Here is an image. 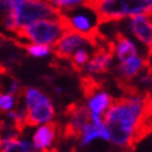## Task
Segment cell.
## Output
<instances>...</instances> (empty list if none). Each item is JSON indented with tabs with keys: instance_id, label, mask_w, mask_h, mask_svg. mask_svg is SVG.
<instances>
[{
	"instance_id": "10",
	"label": "cell",
	"mask_w": 152,
	"mask_h": 152,
	"mask_svg": "<svg viewBox=\"0 0 152 152\" xmlns=\"http://www.w3.org/2000/svg\"><path fill=\"white\" fill-rule=\"evenodd\" d=\"M145 63L146 58H142L140 56H135L125 62H120V64L116 67L118 75H115V78L125 82H131L141 73L143 67H145Z\"/></svg>"
},
{
	"instance_id": "16",
	"label": "cell",
	"mask_w": 152,
	"mask_h": 152,
	"mask_svg": "<svg viewBox=\"0 0 152 152\" xmlns=\"http://www.w3.org/2000/svg\"><path fill=\"white\" fill-rule=\"evenodd\" d=\"M51 4L61 9L62 12L71 11L78 6H82L86 4V0H51Z\"/></svg>"
},
{
	"instance_id": "2",
	"label": "cell",
	"mask_w": 152,
	"mask_h": 152,
	"mask_svg": "<svg viewBox=\"0 0 152 152\" xmlns=\"http://www.w3.org/2000/svg\"><path fill=\"white\" fill-rule=\"evenodd\" d=\"M94 10L99 24L118 22L125 18L152 12V0H103Z\"/></svg>"
},
{
	"instance_id": "3",
	"label": "cell",
	"mask_w": 152,
	"mask_h": 152,
	"mask_svg": "<svg viewBox=\"0 0 152 152\" xmlns=\"http://www.w3.org/2000/svg\"><path fill=\"white\" fill-rule=\"evenodd\" d=\"M12 14L20 28L39 20H59L62 11L46 0H25L20 6L12 10Z\"/></svg>"
},
{
	"instance_id": "19",
	"label": "cell",
	"mask_w": 152,
	"mask_h": 152,
	"mask_svg": "<svg viewBox=\"0 0 152 152\" xmlns=\"http://www.w3.org/2000/svg\"><path fill=\"white\" fill-rule=\"evenodd\" d=\"M100 1H103V0H86V6H89V7H92V9H94V7L99 4Z\"/></svg>"
},
{
	"instance_id": "18",
	"label": "cell",
	"mask_w": 152,
	"mask_h": 152,
	"mask_svg": "<svg viewBox=\"0 0 152 152\" xmlns=\"http://www.w3.org/2000/svg\"><path fill=\"white\" fill-rule=\"evenodd\" d=\"M25 0H1V9L3 12H9L15 10L18 6H20Z\"/></svg>"
},
{
	"instance_id": "4",
	"label": "cell",
	"mask_w": 152,
	"mask_h": 152,
	"mask_svg": "<svg viewBox=\"0 0 152 152\" xmlns=\"http://www.w3.org/2000/svg\"><path fill=\"white\" fill-rule=\"evenodd\" d=\"M66 27L59 20H39L27 26L20 27L15 35L32 43L55 45L66 34Z\"/></svg>"
},
{
	"instance_id": "7",
	"label": "cell",
	"mask_w": 152,
	"mask_h": 152,
	"mask_svg": "<svg viewBox=\"0 0 152 152\" xmlns=\"http://www.w3.org/2000/svg\"><path fill=\"white\" fill-rule=\"evenodd\" d=\"M130 28L134 36L147 48V58L152 57V21L147 15H136L130 19Z\"/></svg>"
},
{
	"instance_id": "17",
	"label": "cell",
	"mask_w": 152,
	"mask_h": 152,
	"mask_svg": "<svg viewBox=\"0 0 152 152\" xmlns=\"http://www.w3.org/2000/svg\"><path fill=\"white\" fill-rule=\"evenodd\" d=\"M15 95L14 94H1V96H0V108H1V111L4 113H7L9 110L12 109V106L15 105Z\"/></svg>"
},
{
	"instance_id": "13",
	"label": "cell",
	"mask_w": 152,
	"mask_h": 152,
	"mask_svg": "<svg viewBox=\"0 0 152 152\" xmlns=\"http://www.w3.org/2000/svg\"><path fill=\"white\" fill-rule=\"evenodd\" d=\"M113 100H114V98L102 89V90H99L98 93H95L89 99L88 108H89L90 113H94V114H98V115H102V114H104L106 111V109L110 106V104H111Z\"/></svg>"
},
{
	"instance_id": "20",
	"label": "cell",
	"mask_w": 152,
	"mask_h": 152,
	"mask_svg": "<svg viewBox=\"0 0 152 152\" xmlns=\"http://www.w3.org/2000/svg\"><path fill=\"white\" fill-rule=\"evenodd\" d=\"M146 105H147V108L152 110V92L146 93Z\"/></svg>"
},
{
	"instance_id": "11",
	"label": "cell",
	"mask_w": 152,
	"mask_h": 152,
	"mask_svg": "<svg viewBox=\"0 0 152 152\" xmlns=\"http://www.w3.org/2000/svg\"><path fill=\"white\" fill-rule=\"evenodd\" d=\"M113 40H114V42H115L116 55H118V58H119L120 62H125V61L130 59L135 56H139L136 46L120 31H116L115 34H114Z\"/></svg>"
},
{
	"instance_id": "15",
	"label": "cell",
	"mask_w": 152,
	"mask_h": 152,
	"mask_svg": "<svg viewBox=\"0 0 152 152\" xmlns=\"http://www.w3.org/2000/svg\"><path fill=\"white\" fill-rule=\"evenodd\" d=\"M25 104H26V110L28 109H31L34 108L35 105L37 104H40L42 102H46L50 98L46 95V94H43L42 92H40L39 89H36V88H28V87H25Z\"/></svg>"
},
{
	"instance_id": "1",
	"label": "cell",
	"mask_w": 152,
	"mask_h": 152,
	"mask_svg": "<svg viewBox=\"0 0 152 152\" xmlns=\"http://www.w3.org/2000/svg\"><path fill=\"white\" fill-rule=\"evenodd\" d=\"M146 108V94L123 95L114 99L103 114L104 124L110 134V141L123 152H134L135 134Z\"/></svg>"
},
{
	"instance_id": "9",
	"label": "cell",
	"mask_w": 152,
	"mask_h": 152,
	"mask_svg": "<svg viewBox=\"0 0 152 152\" xmlns=\"http://www.w3.org/2000/svg\"><path fill=\"white\" fill-rule=\"evenodd\" d=\"M55 114L56 111L52 105L51 99L42 102L35 105L34 108L26 110V115H25L26 126H36L40 124H46L53 119Z\"/></svg>"
},
{
	"instance_id": "5",
	"label": "cell",
	"mask_w": 152,
	"mask_h": 152,
	"mask_svg": "<svg viewBox=\"0 0 152 152\" xmlns=\"http://www.w3.org/2000/svg\"><path fill=\"white\" fill-rule=\"evenodd\" d=\"M64 116L67 123L62 126V136L64 140H80L83 127L92 121L89 108L80 102H73L66 106Z\"/></svg>"
},
{
	"instance_id": "12",
	"label": "cell",
	"mask_w": 152,
	"mask_h": 152,
	"mask_svg": "<svg viewBox=\"0 0 152 152\" xmlns=\"http://www.w3.org/2000/svg\"><path fill=\"white\" fill-rule=\"evenodd\" d=\"M1 152H41L34 143L18 137L1 139Z\"/></svg>"
},
{
	"instance_id": "8",
	"label": "cell",
	"mask_w": 152,
	"mask_h": 152,
	"mask_svg": "<svg viewBox=\"0 0 152 152\" xmlns=\"http://www.w3.org/2000/svg\"><path fill=\"white\" fill-rule=\"evenodd\" d=\"M58 140L62 136V126L58 121H48L43 126L39 127L32 136V143L39 150H46L52 146L56 137Z\"/></svg>"
},
{
	"instance_id": "14",
	"label": "cell",
	"mask_w": 152,
	"mask_h": 152,
	"mask_svg": "<svg viewBox=\"0 0 152 152\" xmlns=\"http://www.w3.org/2000/svg\"><path fill=\"white\" fill-rule=\"evenodd\" d=\"M103 82L104 80L94 78L92 74H88V73L84 74L83 77H80V88H82L83 95L87 99H90L95 93L103 89Z\"/></svg>"
},
{
	"instance_id": "6",
	"label": "cell",
	"mask_w": 152,
	"mask_h": 152,
	"mask_svg": "<svg viewBox=\"0 0 152 152\" xmlns=\"http://www.w3.org/2000/svg\"><path fill=\"white\" fill-rule=\"evenodd\" d=\"M87 46L94 48L93 42L86 36L75 34L73 31H66V34L55 45H52V52L58 59L71 61L75 51Z\"/></svg>"
}]
</instances>
